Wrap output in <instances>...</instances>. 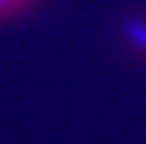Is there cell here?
Here are the masks:
<instances>
[{
    "instance_id": "cell-1",
    "label": "cell",
    "mask_w": 146,
    "mask_h": 144,
    "mask_svg": "<svg viewBox=\"0 0 146 144\" xmlns=\"http://www.w3.org/2000/svg\"><path fill=\"white\" fill-rule=\"evenodd\" d=\"M35 2L36 0H0V22L26 15L28 11H32Z\"/></svg>"
}]
</instances>
